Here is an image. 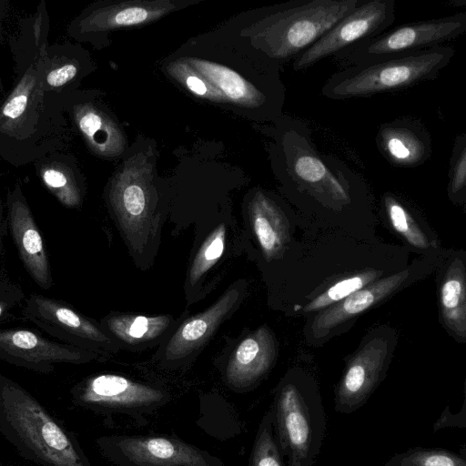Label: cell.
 I'll return each mask as SVG.
<instances>
[{"mask_svg":"<svg viewBox=\"0 0 466 466\" xmlns=\"http://www.w3.org/2000/svg\"><path fill=\"white\" fill-rule=\"evenodd\" d=\"M275 354L271 332L260 327L242 339L233 351L225 371L228 385L239 391L250 389L269 370Z\"/></svg>","mask_w":466,"mask_h":466,"instance_id":"cell-19","label":"cell"},{"mask_svg":"<svg viewBox=\"0 0 466 466\" xmlns=\"http://www.w3.org/2000/svg\"><path fill=\"white\" fill-rule=\"evenodd\" d=\"M57 103L93 154L112 157L123 152L122 130L93 94L76 90L58 98Z\"/></svg>","mask_w":466,"mask_h":466,"instance_id":"cell-14","label":"cell"},{"mask_svg":"<svg viewBox=\"0 0 466 466\" xmlns=\"http://www.w3.org/2000/svg\"><path fill=\"white\" fill-rule=\"evenodd\" d=\"M451 46H441L377 62L349 66L334 72L320 94L332 100L370 97L405 90L436 79L455 56Z\"/></svg>","mask_w":466,"mask_h":466,"instance_id":"cell-4","label":"cell"},{"mask_svg":"<svg viewBox=\"0 0 466 466\" xmlns=\"http://www.w3.org/2000/svg\"><path fill=\"white\" fill-rule=\"evenodd\" d=\"M387 357V341L376 338L350 359L335 390L336 412L351 414L368 401L384 376Z\"/></svg>","mask_w":466,"mask_h":466,"instance_id":"cell-17","label":"cell"},{"mask_svg":"<svg viewBox=\"0 0 466 466\" xmlns=\"http://www.w3.org/2000/svg\"><path fill=\"white\" fill-rule=\"evenodd\" d=\"M3 84H2V81L0 79V104L2 103L4 97H3Z\"/></svg>","mask_w":466,"mask_h":466,"instance_id":"cell-37","label":"cell"},{"mask_svg":"<svg viewBox=\"0 0 466 466\" xmlns=\"http://www.w3.org/2000/svg\"><path fill=\"white\" fill-rule=\"evenodd\" d=\"M238 297L236 289H230L208 309L187 319L168 341L166 359L181 360L199 348L234 309Z\"/></svg>","mask_w":466,"mask_h":466,"instance_id":"cell-22","label":"cell"},{"mask_svg":"<svg viewBox=\"0 0 466 466\" xmlns=\"http://www.w3.org/2000/svg\"><path fill=\"white\" fill-rule=\"evenodd\" d=\"M81 398L105 412L134 420L153 414L170 400L162 388L110 373L88 379L83 386Z\"/></svg>","mask_w":466,"mask_h":466,"instance_id":"cell-13","label":"cell"},{"mask_svg":"<svg viewBox=\"0 0 466 466\" xmlns=\"http://www.w3.org/2000/svg\"><path fill=\"white\" fill-rule=\"evenodd\" d=\"M168 316L114 315L104 321L105 328L128 344L148 341L162 334L170 325Z\"/></svg>","mask_w":466,"mask_h":466,"instance_id":"cell-26","label":"cell"},{"mask_svg":"<svg viewBox=\"0 0 466 466\" xmlns=\"http://www.w3.org/2000/svg\"><path fill=\"white\" fill-rule=\"evenodd\" d=\"M151 171L146 156H134L116 173L109 188L113 210L129 243L137 251L143 249L156 228Z\"/></svg>","mask_w":466,"mask_h":466,"instance_id":"cell-9","label":"cell"},{"mask_svg":"<svg viewBox=\"0 0 466 466\" xmlns=\"http://www.w3.org/2000/svg\"><path fill=\"white\" fill-rule=\"evenodd\" d=\"M25 296L23 289L7 278H0V324L17 319Z\"/></svg>","mask_w":466,"mask_h":466,"instance_id":"cell-34","label":"cell"},{"mask_svg":"<svg viewBox=\"0 0 466 466\" xmlns=\"http://www.w3.org/2000/svg\"><path fill=\"white\" fill-rule=\"evenodd\" d=\"M375 142L384 159L398 167H420L432 154L430 131L419 119L412 117H400L381 124Z\"/></svg>","mask_w":466,"mask_h":466,"instance_id":"cell-18","label":"cell"},{"mask_svg":"<svg viewBox=\"0 0 466 466\" xmlns=\"http://www.w3.org/2000/svg\"><path fill=\"white\" fill-rule=\"evenodd\" d=\"M362 0H296L262 17L250 29L253 47L279 65L313 46Z\"/></svg>","mask_w":466,"mask_h":466,"instance_id":"cell-3","label":"cell"},{"mask_svg":"<svg viewBox=\"0 0 466 466\" xmlns=\"http://www.w3.org/2000/svg\"><path fill=\"white\" fill-rule=\"evenodd\" d=\"M274 415L270 407L263 415L255 436L249 466H287L274 434Z\"/></svg>","mask_w":466,"mask_h":466,"instance_id":"cell-28","label":"cell"},{"mask_svg":"<svg viewBox=\"0 0 466 466\" xmlns=\"http://www.w3.org/2000/svg\"><path fill=\"white\" fill-rule=\"evenodd\" d=\"M441 311L447 328L466 337V279L463 262L456 258L449 266L441 287Z\"/></svg>","mask_w":466,"mask_h":466,"instance_id":"cell-25","label":"cell"},{"mask_svg":"<svg viewBox=\"0 0 466 466\" xmlns=\"http://www.w3.org/2000/svg\"><path fill=\"white\" fill-rule=\"evenodd\" d=\"M21 316L63 343L91 352L111 345L100 327L60 299L33 293L25 299Z\"/></svg>","mask_w":466,"mask_h":466,"instance_id":"cell-12","label":"cell"},{"mask_svg":"<svg viewBox=\"0 0 466 466\" xmlns=\"http://www.w3.org/2000/svg\"><path fill=\"white\" fill-rule=\"evenodd\" d=\"M6 222L20 260L34 282L42 289L54 285L43 236L19 183L6 195Z\"/></svg>","mask_w":466,"mask_h":466,"instance_id":"cell-15","label":"cell"},{"mask_svg":"<svg viewBox=\"0 0 466 466\" xmlns=\"http://www.w3.org/2000/svg\"><path fill=\"white\" fill-rule=\"evenodd\" d=\"M8 418L31 447L55 466H90L64 431L16 384L0 377Z\"/></svg>","mask_w":466,"mask_h":466,"instance_id":"cell-7","label":"cell"},{"mask_svg":"<svg viewBox=\"0 0 466 466\" xmlns=\"http://www.w3.org/2000/svg\"><path fill=\"white\" fill-rule=\"evenodd\" d=\"M185 5L170 0L97 2L75 17L66 33L77 42L97 46L109 31L150 23Z\"/></svg>","mask_w":466,"mask_h":466,"instance_id":"cell-11","label":"cell"},{"mask_svg":"<svg viewBox=\"0 0 466 466\" xmlns=\"http://www.w3.org/2000/svg\"><path fill=\"white\" fill-rule=\"evenodd\" d=\"M410 270L392 274L384 279L375 280L343 300L328 307L314 319L311 327L312 336L320 339L343 323L368 309L395 291L408 278Z\"/></svg>","mask_w":466,"mask_h":466,"instance_id":"cell-21","label":"cell"},{"mask_svg":"<svg viewBox=\"0 0 466 466\" xmlns=\"http://www.w3.org/2000/svg\"><path fill=\"white\" fill-rule=\"evenodd\" d=\"M448 194L453 201L463 198L466 188V134H459L452 145L448 170Z\"/></svg>","mask_w":466,"mask_h":466,"instance_id":"cell-32","label":"cell"},{"mask_svg":"<svg viewBox=\"0 0 466 466\" xmlns=\"http://www.w3.org/2000/svg\"><path fill=\"white\" fill-rule=\"evenodd\" d=\"M49 31L50 18L42 0L35 15L23 19L9 39L15 79L0 104V158L15 167L65 151L70 138L60 106L44 91Z\"/></svg>","mask_w":466,"mask_h":466,"instance_id":"cell-1","label":"cell"},{"mask_svg":"<svg viewBox=\"0 0 466 466\" xmlns=\"http://www.w3.org/2000/svg\"><path fill=\"white\" fill-rule=\"evenodd\" d=\"M42 185L65 208L81 207L84 181L74 157L65 151L49 154L34 163Z\"/></svg>","mask_w":466,"mask_h":466,"instance_id":"cell-23","label":"cell"},{"mask_svg":"<svg viewBox=\"0 0 466 466\" xmlns=\"http://www.w3.org/2000/svg\"><path fill=\"white\" fill-rule=\"evenodd\" d=\"M89 67L87 53L80 45L69 42L48 44L43 73L44 91L47 99L58 105V98L77 90Z\"/></svg>","mask_w":466,"mask_h":466,"instance_id":"cell-20","label":"cell"},{"mask_svg":"<svg viewBox=\"0 0 466 466\" xmlns=\"http://www.w3.org/2000/svg\"><path fill=\"white\" fill-rule=\"evenodd\" d=\"M7 229V222L5 218L4 205L0 196V247L2 246L4 237L5 236Z\"/></svg>","mask_w":466,"mask_h":466,"instance_id":"cell-36","label":"cell"},{"mask_svg":"<svg viewBox=\"0 0 466 466\" xmlns=\"http://www.w3.org/2000/svg\"><path fill=\"white\" fill-rule=\"evenodd\" d=\"M380 275L381 271L367 269L342 279L309 302L303 310L305 312H310L336 304L370 283H372Z\"/></svg>","mask_w":466,"mask_h":466,"instance_id":"cell-29","label":"cell"},{"mask_svg":"<svg viewBox=\"0 0 466 466\" xmlns=\"http://www.w3.org/2000/svg\"><path fill=\"white\" fill-rule=\"evenodd\" d=\"M384 466H466L465 449L459 454L443 448L414 447L392 455Z\"/></svg>","mask_w":466,"mask_h":466,"instance_id":"cell-27","label":"cell"},{"mask_svg":"<svg viewBox=\"0 0 466 466\" xmlns=\"http://www.w3.org/2000/svg\"><path fill=\"white\" fill-rule=\"evenodd\" d=\"M226 233V226L220 224L204 240L189 268L188 279L191 284L199 280L221 257L225 248Z\"/></svg>","mask_w":466,"mask_h":466,"instance_id":"cell-31","label":"cell"},{"mask_svg":"<svg viewBox=\"0 0 466 466\" xmlns=\"http://www.w3.org/2000/svg\"><path fill=\"white\" fill-rule=\"evenodd\" d=\"M99 445L116 466H224L209 451L167 434H116Z\"/></svg>","mask_w":466,"mask_h":466,"instance_id":"cell-8","label":"cell"},{"mask_svg":"<svg viewBox=\"0 0 466 466\" xmlns=\"http://www.w3.org/2000/svg\"><path fill=\"white\" fill-rule=\"evenodd\" d=\"M271 407L275 439L287 466H314L327 433V416L317 388L289 377L279 385Z\"/></svg>","mask_w":466,"mask_h":466,"instance_id":"cell-5","label":"cell"},{"mask_svg":"<svg viewBox=\"0 0 466 466\" xmlns=\"http://www.w3.org/2000/svg\"><path fill=\"white\" fill-rule=\"evenodd\" d=\"M394 0H362L319 40L292 62L296 72L308 69L320 60L333 56L360 42L388 30L395 21Z\"/></svg>","mask_w":466,"mask_h":466,"instance_id":"cell-10","label":"cell"},{"mask_svg":"<svg viewBox=\"0 0 466 466\" xmlns=\"http://www.w3.org/2000/svg\"><path fill=\"white\" fill-rule=\"evenodd\" d=\"M445 428H466V400H463L461 410L459 413L452 414L449 406L441 414L440 418L432 426V432H436Z\"/></svg>","mask_w":466,"mask_h":466,"instance_id":"cell-35","label":"cell"},{"mask_svg":"<svg viewBox=\"0 0 466 466\" xmlns=\"http://www.w3.org/2000/svg\"><path fill=\"white\" fill-rule=\"evenodd\" d=\"M169 72L195 96L211 101H221L219 94L185 61L171 64Z\"/></svg>","mask_w":466,"mask_h":466,"instance_id":"cell-33","label":"cell"},{"mask_svg":"<svg viewBox=\"0 0 466 466\" xmlns=\"http://www.w3.org/2000/svg\"><path fill=\"white\" fill-rule=\"evenodd\" d=\"M383 206L393 228L410 244L427 248L430 242L401 201L390 193L383 197Z\"/></svg>","mask_w":466,"mask_h":466,"instance_id":"cell-30","label":"cell"},{"mask_svg":"<svg viewBox=\"0 0 466 466\" xmlns=\"http://www.w3.org/2000/svg\"><path fill=\"white\" fill-rule=\"evenodd\" d=\"M250 224L268 261L279 258L289 240V221L280 206L267 193L257 190L248 207Z\"/></svg>","mask_w":466,"mask_h":466,"instance_id":"cell-24","label":"cell"},{"mask_svg":"<svg viewBox=\"0 0 466 466\" xmlns=\"http://www.w3.org/2000/svg\"><path fill=\"white\" fill-rule=\"evenodd\" d=\"M273 138V169L292 195L326 208L342 210L364 191V179L356 170L336 156L318 149L312 130L304 120L281 116L275 121Z\"/></svg>","mask_w":466,"mask_h":466,"instance_id":"cell-2","label":"cell"},{"mask_svg":"<svg viewBox=\"0 0 466 466\" xmlns=\"http://www.w3.org/2000/svg\"><path fill=\"white\" fill-rule=\"evenodd\" d=\"M466 32V13L414 21L388 29L332 57L345 66H360L443 46Z\"/></svg>","mask_w":466,"mask_h":466,"instance_id":"cell-6","label":"cell"},{"mask_svg":"<svg viewBox=\"0 0 466 466\" xmlns=\"http://www.w3.org/2000/svg\"><path fill=\"white\" fill-rule=\"evenodd\" d=\"M95 357L94 352L47 339L30 329H0V359L15 365L46 371L54 363H83Z\"/></svg>","mask_w":466,"mask_h":466,"instance_id":"cell-16","label":"cell"}]
</instances>
